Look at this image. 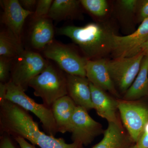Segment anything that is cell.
I'll use <instances>...</instances> for the list:
<instances>
[{
  "mask_svg": "<svg viewBox=\"0 0 148 148\" xmlns=\"http://www.w3.org/2000/svg\"><path fill=\"white\" fill-rule=\"evenodd\" d=\"M56 32L77 45L88 60L102 58L113 50L115 34L104 24L92 22L82 27L68 25L58 28Z\"/></svg>",
  "mask_w": 148,
  "mask_h": 148,
  "instance_id": "cell-1",
  "label": "cell"
},
{
  "mask_svg": "<svg viewBox=\"0 0 148 148\" xmlns=\"http://www.w3.org/2000/svg\"><path fill=\"white\" fill-rule=\"evenodd\" d=\"M29 86L34 89L35 96L41 98L44 105L50 108L58 99L68 95L66 75L51 64L31 80Z\"/></svg>",
  "mask_w": 148,
  "mask_h": 148,
  "instance_id": "cell-2",
  "label": "cell"
},
{
  "mask_svg": "<svg viewBox=\"0 0 148 148\" xmlns=\"http://www.w3.org/2000/svg\"><path fill=\"white\" fill-rule=\"evenodd\" d=\"M5 100L34 114L42 123L45 133L55 137L58 130L51 108H48L44 104L36 103L25 93L22 88L11 81L7 83Z\"/></svg>",
  "mask_w": 148,
  "mask_h": 148,
  "instance_id": "cell-3",
  "label": "cell"
},
{
  "mask_svg": "<svg viewBox=\"0 0 148 148\" xmlns=\"http://www.w3.org/2000/svg\"><path fill=\"white\" fill-rule=\"evenodd\" d=\"M43 51L46 58L54 61L67 74L86 77V66L88 60L73 48L53 41Z\"/></svg>",
  "mask_w": 148,
  "mask_h": 148,
  "instance_id": "cell-4",
  "label": "cell"
},
{
  "mask_svg": "<svg viewBox=\"0 0 148 148\" xmlns=\"http://www.w3.org/2000/svg\"><path fill=\"white\" fill-rule=\"evenodd\" d=\"M48 63L40 53L24 50L16 57L10 80L26 91L31 80L42 73Z\"/></svg>",
  "mask_w": 148,
  "mask_h": 148,
  "instance_id": "cell-5",
  "label": "cell"
},
{
  "mask_svg": "<svg viewBox=\"0 0 148 148\" xmlns=\"http://www.w3.org/2000/svg\"><path fill=\"white\" fill-rule=\"evenodd\" d=\"M144 56L143 53H140L131 57L108 60L111 78L116 88L122 93L125 94L134 82Z\"/></svg>",
  "mask_w": 148,
  "mask_h": 148,
  "instance_id": "cell-6",
  "label": "cell"
},
{
  "mask_svg": "<svg viewBox=\"0 0 148 148\" xmlns=\"http://www.w3.org/2000/svg\"><path fill=\"white\" fill-rule=\"evenodd\" d=\"M119 111L130 139L137 143L148 121V107L135 101H118Z\"/></svg>",
  "mask_w": 148,
  "mask_h": 148,
  "instance_id": "cell-7",
  "label": "cell"
},
{
  "mask_svg": "<svg viewBox=\"0 0 148 148\" xmlns=\"http://www.w3.org/2000/svg\"><path fill=\"white\" fill-rule=\"evenodd\" d=\"M102 132L101 125L92 119L86 109L77 106L72 117L70 132L73 142L88 145Z\"/></svg>",
  "mask_w": 148,
  "mask_h": 148,
  "instance_id": "cell-8",
  "label": "cell"
},
{
  "mask_svg": "<svg viewBox=\"0 0 148 148\" xmlns=\"http://www.w3.org/2000/svg\"><path fill=\"white\" fill-rule=\"evenodd\" d=\"M148 40V18L141 22L132 34L125 36L114 35L112 53L115 58L131 57L139 53L142 45Z\"/></svg>",
  "mask_w": 148,
  "mask_h": 148,
  "instance_id": "cell-9",
  "label": "cell"
},
{
  "mask_svg": "<svg viewBox=\"0 0 148 148\" xmlns=\"http://www.w3.org/2000/svg\"><path fill=\"white\" fill-rule=\"evenodd\" d=\"M86 77L89 82L104 91L119 96L116 87L111 78L108 66V60L102 58L88 60L86 66Z\"/></svg>",
  "mask_w": 148,
  "mask_h": 148,
  "instance_id": "cell-10",
  "label": "cell"
},
{
  "mask_svg": "<svg viewBox=\"0 0 148 148\" xmlns=\"http://www.w3.org/2000/svg\"><path fill=\"white\" fill-rule=\"evenodd\" d=\"M2 3L3 9L2 22L21 42V34L25 20L34 12L24 9L18 0H4Z\"/></svg>",
  "mask_w": 148,
  "mask_h": 148,
  "instance_id": "cell-11",
  "label": "cell"
},
{
  "mask_svg": "<svg viewBox=\"0 0 148 148\" xmlns=\"http://www.w3.org/2000/svg\"><path fill=\"white\" fill-rule=\"evenodd\" d=\"M68 95L76 105L86 110L93 109L90 82L86 77L67 74Z\"/></svg>",
  "mask_w": 148,
  "mask_h": 148,
  "instance_id": "cell-12",
  "label": "cell"
},
{
  "mask_svg": "<svg viewBox=\"0 0 148 148\" xmlns=\"http://www.w3.org/2000/svg\"><path fill=\"white\" fill-rule=\"evenodd\" d=\"M90 87L93 109L98 115L107 120L108 123L120 124L116 115L117 110H118V101L90 82Z\"/></svg>",
  "mask_w": 148,
  "mask_h": 148,
  "instance_id": "cell-13",
  "label": "cell"
},
{
  "mask_svg": "<svg viewBox=\"0 0 148 148\" xmlns=\"http://www.w3.org/2000/svg\"><path fill=\"white\" fill-rule=\"evenodd\" d=\"M77 106L68 95L57 100L51 109L56 123L58 132H71L72 117Z\"/></svg>",
  "mask_w": 148,
  "mask_h": 148,
  "instance_id": "cell-14",
  "label": "cell"
},
{
  "mask_svg": "<svg viewBox=\"0 0 148 148\" xmlns=\"http://www.w3.org/2000/svg\"><path fill=\"white\" fill-rule=\"evenodd\" d=\"M54 35L52 20L48 16L34 19L32 25L30 42L36 50H43L53 41Z\"/></svg>",
  "mask_w": 148,
  "mask_h": 148,
  "instance_id": "cell-15",
  "label": "cell"
},
{
  "mask_svg": "<svg viewBox=\"0 0 148 148\" xmlns=\"http://www.w3.org/2000/svg\"><path fill=\"white\" fill-rule=\"evenodd\" d=\"M148 95V55H145L140 71L132 85L124 94L125 101H135Z\"/></svg>",
  "mask_w": 148,
  "mask_h": 148,
  "instance_id": "cell-16",
  "label": "cell"
},
{
  "mask_svg": "<svg viewBox=\"0 0 148 148\" xmlns=\"http://www.w3.org/2000/svg\"><path fill=\"white\" fill-rule=\"evenodd\" d=\"M130 143L120 124L108 123L103 139L92 148H128L131 146Z\"/></svg>",
  "mask_w": 148,
  "mask_h": 148,
  "instance_id": "cell-17",
  "label": "cell"
},
{
  "mask_svg": "<svg viewBox=\"0 0 148 148\" xmlns=\"http://www.w3.org/2000/svg\"><path fill=\"white\" fill-rule=\"evenodd\" d=\"M80 5L77 0H54L47 16L56 21L71 19L77 13Z\"/></svg>",
  "mask_w": 148,
  "mask_h": 148,
  "instance_id": "cell-18",
  "label": "cell"
},
{
  "mask_svg": "<svg viewBox=\"0 0 148 148\" xmlns=\"http://www.w3.org/2000/svg\"><path fill=\"white\" fill-rule=\"evenodd\" d=\"M24 51L21 42L9 30L0 34V56L10 58H16Z\"/></svg>",
  "mask_w": 148,
  "mask_h": 148,
  "instance_id": "cell-19",
  "label": "cell"
},
{
  "mask_svg": "<svg viewBox=\"0 0 148 148\" xmlns=\"http://www.w3.org/2000/svg\"><path fill=\"white\" fill-rule=\"evenodd\" d=\"M85 9L97 17L106 16L109 10L108 2L106 0H81Z\"/></svg>",
  "mask_w": 148,
  "mask_h": 148,
  "instance_id": "cell-20",
  "label": "cell"
},
{
  "mask_svg": "<svg viewBox=\"0 0 148 148\" xmlns=\"http://www.w3.org/2000/svg\"><path fill=\"white\" fill-rule=\"evenodd\" d=\"M138 0H121L118 1V5L120 11L126 16H134L137 14L139 5Z\"/></svg>",
  "mask_w": 148,
  "mask_h": 148,
  "instance_id": "cell-21",
  "label": "cell"
},
{
  "mask_svg": "<svg viewBox=\"0 0 148 148\" xmlns=\"http://www.w3.org/2000/svg\"><path fill=\"white\" fill-rule=\"evenodd\" d=\"M53 0H38L33 15L34 19L47 16Z\"/></svg>",
  "mask_w": 148,
  "mask_h": 148,
  "instance_id": "cell-22",
  "label": "cell"
},
{
  "mask_svg": "<svg viewBox=\"0 0 148 148\" xmlns=\"http://www.w3.org/2000/svg\"><path fill=\"white\" fill-rule=\"evenodd\" d=\"M12 58L1 56L0 57V81L7 83L10 75Z\"/></svg>",
  "mask_w": 148,
  "mask_h": 148,
  "instance_id": "cell-23",
  "label": "cell"
},
{
  "mask_svg": "<svg viewBox=\"0 0 148 148\" xmlns=\"http://www.w3.org/2000/svg\"><path fill=\"white\" fill-rule=\"evenodd\" d=\"M136 14L138 21L140 23L148 18V0L139 1Z\"/></svg>",
  "mask_w": 148,
  "mask_h": 148,
  "instance_id": "cell-24",
  "label": "cell"
},
{
  "mask_svg": "<svg viewBox=\"0 0 148 148\" xmlns=\"http://www.w3.org/2000/svg\"><path fill=\"white\" fill-rule=\"evenodd\" d=\"M0 148H16L14 144L10 135L6 133H2L1 137Z\"/></svg>",
  "mask_w": 148,
  "mask_h": 148,
  "instance_id": "cell-25",
  "label": "cell"
},
{
  "mask_svg": "<svg viewBox=\"0 0 148 148\" xmlns=\"http://www.w3.org/2000/svg\"><path fill=\"white\" fill-rule=\"evenodd\" d=\"M19 2L21 6L24 9L34 12L33 10L35 8H36L38 1H36V0H20V1H19Z\"/></svg>",
  "mask_w": 148,
  "mask_h": 148,
  "instance_id": "cell-26",
  "label": "cell"
},
{
  "mask_svg": "<svg viewBox=\"0 0 148 148\" xmlns=\"http://www.w3.org/2000/svg\"><path fill=\"white\" fill-rule=\"evenodd\" d=\"M135 145L138 148H148V134L143 132Z\"/></svg>",
  "mask_w": 148,
  "mask_h": 148,
  "instance_id": "cell-27",
  "label": "cell"
},
{
  "mask_svg": "<svg viewBox=\"0 0 148 148\" xmlns=\"http://www.w3.org/2000/svg\"><path fill=\"white\" fill-rule=\"evenodd\" d=\"M14 138L16 143H18L20 148H36L34 145L28 143L26 139L22 137L16 136L14 137Z\"/></svg>",
  "mask_w": 148,
  "mask_h": 148,
  "instance_id": "cell-28",
  "label": "cell"
},
{
  "mask_svg": "<svg viewBox=\"0 0 148 148\" xmlns=\"http://www.w3.org/2000/svg\"><path fill=\"white\" fill-rule=\"evenodd\" d=\"M7 92V83H0V101L5 100Z\"/></svg>",
  "mask_w": 148,
  "mask_h": 148,
  "instance_id": "cell-29",
  "label": "cell"
},
{
  "mask_svg": "<svg viewBox=\"0 0 148 148\" xmlns=\"http://www.w3.org/2000/svg\"><path fill=\"white\" fill-rule=\"evenodd\" d=\"M142 53L145 55H148V40L140 48L139 53Z\"/></svg>",
  "mask_w": 148,
  "mask_h": 148,
  "instance_id": "cell-30",
  "label": "cell"
},
{
  "mask_svg": "<svg viewBox=\"0 0 148 148\" xmlns=\"http://www.w3.org/2000/svg\"><path fill=\"white\" fill-rule=\"evenodd\" d=\"M143 132H145V133L148 134V121L146 123L145 128H144V131Z\"/></svg>",
  "mask_w": 148,
  "mask_h": 148,
  "instance_id": "cell-31",
  "label": "cell"
},
{
  "mask_svg": "<svg viewBox=\"0 0 148 148\" xmlns=\"http://www.w3.org/2000/svg\"><path fill=\"white\" fill-rule=\"evenodd\" d=\"M128 148H138V147L136 146V145H134L131 146Z\"/></svg>",
  "mask_w": 148,
  "mask_h": 148,
  "instance_id": "cell-32",
  "label": "cell"
}]
</instances>
